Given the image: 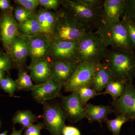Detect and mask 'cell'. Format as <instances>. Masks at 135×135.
<instances>
[{
  "label": "cell",
  "mask_w": 135,
  "mask_h": 135,
  "mask_svg": "<svg viewBox=\"0 0 135 135\" xmlns=\"http://www.w3.org/2000/svg\"><path fill=\"white\" fill-rule=\"evenodd\" d=\"M64 11L85 29L86 31L97 30L101 24L102 8L86 5L81 0L61 1Z\"/></svg>",
  "instance_id": "1"
},
{
  "label": "cell",
  "mask_w": 135,
  "mask_h": 135,
  "mask_svg": "<svg viewBox=\"0 0 135 135\" xmlns=\"http://www.w3.org/2000/svg\"><path fill=\"white\" fill-rule=\"evenodd\" d=\"M94 33L103 40L107 47L110 46L114 50L134 53L127 30L122 20L110 23H101Z\"/></svg>",
  "instance_id": "2"
},
{
  "label": "cell",
  "mask_w": 135,
  "mask_h": 135,
  "mask_svg": "<svg viewBox=\"0 0 135 135\" xmlns=\"http://www.w3.org/2000/svg\"><path fill=\"white\" fill-rule=\"evenodd\" d=\"M104 59L113 80L126 83L134 77L135 53L108 50Z\"/></svg>",
  "instance_id": "3"
},
{
  "label": "cell",
  "mask_w": 135,
  "mask_h": 135,
  "mask_svg": "<svg viewBox=\"0 0 135 135\" xmlns=\"http://www.w3.org/2000/svg\"><path fill=\"white\" fill-rule=\"evenodd\" d=\"M107 46L99 36L93 31L87 32L78 41L80 62L97 64L104 59Z\"/></svg>",
  "instance_id": "4"
},
{
  "label": "cell",
  "mask_w": 135,
  "mask_h": 135,
  "mask_svg": "<svg viewBox=\"0 0 135 135\" xmlns=\"http://www.w3.org/2000/svg\"><path fill=\"white\" fill-rule=\"evenodd\" d=\"M86 32L63 10L57 12L56 21L50 38L55 41H78Z\"/></svg>",
  "instance_id": "5"
},
{
  "label": "cell",
  "mask_w": 135,
  "mask_h": 135,
  "mask_svg": "<svg viewBox=\"0 0 135 135\" xmlns=\"http://www.w3.org/2000/svg\"><path fill=\"white\" fill-rule=\"evenodd\" d=\"M42 118L43 123L51 135H62L66 118L62 107L46 102L43 104Z\"/></svg>",
  "instance_id": "6"
},
{
  "label": "cell",
  "mask_w": 135,
  "mask_h": 135,
  "mask_svg": "<svg viewBox=\"0 0 135 135\" xmlns=\"http://www.w3.org/2000/svg\"><path fill=\"white\" fill-rule=\"evenodd\" d=\"M95 64L80 62L70 79L64 86L65 92L76 91L83 87H91Z\"/></svg>",
  "instance_id": "7"
},
{
  "label": "cell",
  "mask_w": 135,
  "mask_h": 135,
  "mask_svg": "<svg viewBox=\"0 0 135 135\" xmlns=\"http://www.w3.org/2000/svg\"><path fill=\"white\" fill-rule=\"evenodd\" d=\"M133 79L125 84L122 95L113 103V112L117 116H125L129 120H135V88Z\"/></svg>",
  "instance_id": "8"
},
{
  "label": "cell",
  "mask_w": 135,
  "mask_h": 135,
  "mask_svg": "<svg viewBox=\"0 0 135 135\" xmlns=\"http://www.w3.org/2000/svg\"><path fill=\"white\" fill-rule=\"evenodd\" d=\"M78 41L51 40L50 56L53 62H79Z\"/></svg>",
  "instance_id": "9"
},
{
  "label": "cell",
  "mask_w": 135,
  "mask_h": 135,
  "mask_svg": "<svg viewBox=\"0 0 135 135\" xmlns=\"http://www.w3.org/2000/svg\"><path fill=\"white\" fill-rule=\"evenodd\" d=\"M59 98L66 118L71 122H77L85 117L84 107L77 90L66 96L61 94Z\"/></svg>",
  "instance_id": "10"
},
{
  "label": "cell",
  "mask_w": 135,
  "mask_h": 135,
  "mask_svg": "<svg viewBox=\"0 0 135 135\" xmlns=\"http://www.w3.org/2000/svg\"><path fill=\"white\" fill-rule=\"evenodd\" d=\"M26 37L29 47V56L31 59L32 62L46 59L50 55L51 40L49 37L40 34Z\"/></svg>",
  "instance_id": "11"
},
{
  "label": "cell",
  "mask_w": 135,
  "mask_h": 135,
  "mask_svg": "<svg viewBox=\"0 0 135 135\" xmlns=\"http://www.w3.org/2000/svg\"><path fill=\"white\" fill-rule=\"evenodd\" d=\"M62 87L49 79L41 84L35 85L31 90L32 96L36 102L43 104L49 100L59 98Z\"/></svg>",
  "instance_id": "12"
},
{
  "label": "cell",
  "mask_w": 135,
  "mask_h": 135,
  "mask_svg": "<svg viewBox=\"0 0 135 135\" xmlns=\"http://www.w3.org/2000/svg\"><path fill=\"white\" fill-rule=\"evenodd\" d=\"M79 63L52 61L50 79L64 86L71 77Z\"/></svg>",
  "instance_id": "13"
},
{
  "label": "cell",
  "mask_w": 135,
  "mask_h": 135,
  "mask_svg": "<svg viewBox=\"0 0 135 135\" xmlns=\"http://www.w3.org/2000/svg\"><path fill=\"white\" fill-rule=\"evenodd\" d=\"M126 0H105L101 14V23L107 24L120 21L125 12Z\"/></svg>",
  "instance_id": "14"
},
{
  "label": "cell",
  "mask_w": 135,
  "mask_h": 135,
  "mask_svg": "<svg viewBox=\"0 0 135 135\" xmlns=\"http://www.w3.org/2000/svg\"><path fill=\"white\" fill-rule=\"evenodd\" d=\"M0 29L3 44L9 49L12 41L19 34L18 25L11 14H3L0 20Z\"/></svg>",
  "instance_id": "15"
},
{
  "label": "cell",
  "mask_w": 135,
  "mask_h": 135,
  "mask_svg": "<svg viewBox=\"0 0 135 135\" xmlns=\"http://www.w3.org/2000/svg\"><path fill=\"white\" fill-rule=\"evenodd\" d=\"M9 50L12 60L20 65L19 68H22L21 65L29 56L26 36L18 34L12 41Z\"/></svg>",
  "instance_id": "16"
},
{
  "label": "cell",
  "mask_w": 135,
  "mask_h": 135,
  "mask_svg": "<svg viewBox=\"0 0 135 135\" xmlns=\"http://www.w3.org/2000/svg\"><path fill=\"white\" fill-rule=\"evenodd\" d=\"M113 80L110 71L105 62L95 64L93 82L91 88L100 94L107 84Z\"/></svg>",
  "instance_id": "17"
},
{
  "label": "cell",
  "mask_w": 135,
  "mask_h": 135,
  "mask_svg": "<svg viewBox=\"0 0 135 135\" xmlns=\"http://www.w3.org/2000/svg\"><path fill=\"white\" fill-rule=\"evenodd\" d=\"M51 62L47 59L31 62L28 67L32 79L41 84L50 79Z\"/></svg>",
  "instance_id": "18"
},
{
  "label": "cell",
  "mask_w": 135,
  "mask_h": 135,
  "mask_svg": "<svg viewBox=\"0 0 135 135\" xmlns=\"http://www.w3.org/2000/svg\"><path fill=\"white\" fill-rule=\"evenodd\" d=\"M85 117L90 123L97 122L101 124L106 122L109 114L113 112L112 107L110 105H95L87 104L84 107Z\"/></svg>",
  "instance_id": "19"
},
{
  "label": "cell",
  "mask_w": 135,
  "mask_h": 135,
  "mask_svg": "<svg viewBox=\"0 0 135 135\" xmlns=\"http://www.w3.org/2000/svg\"><path fill=\"white\" fill-rule=\"evenodd\" d=\"M41 29V34L50 37L52 34L57 17V12L41 9L36 15Z\"/></svg>",
  "instance_id": "20"
},
{
  "label": "cell",
  "mask_w": 135,
  "mask_h": 135,
  "mask_svg": "<svg viewBox=\"0 0 135 135\" xmlns=\"http://www.w3.org/2000/svg\"><path fill=\"white\" fill-rule=\"evenodd\" d=\"M18 30L22 35L26 36H35L42 34L41 29L36 15L31 17L22 23L18 25Z\"/></svg>",
  "instance_id": "21"
},
{
  "label": "cell",
  "mask_w": 135,
  "mask_h": 135,
  "mask_svg": "<svg viewBox=\"0 0 135 135\" xmlns=\"http://www.w3.org/2000/svg\"><path fill=\"white\" fill-rule=\"evenodd\" d=\"M38 117L29 110L17 111L13 116L12 121L14 125L19 124L24 129L38 121Z\"/></svg>",
  "instance_id": "22"
},
{
  "label": "cell",
  "mask_w": 135,
  "mask_h": 135,
  "mask_svg": "<svg viewBox=\"0 0 135 135\" xmlns=\"http://www.w3.org/2000/svg\"><path fill=\"white\" fill-rule=\"evenodd\" d=\"M125 84L119 81L113 80L108 83L105 88V91L99 95L108 94L112 97L113 103L122 95L125 89Z\"/></svg>",
  "instance_id": "23"
},
{
  "label": "cell",
  "mask_w": 135,
  "mask_h": 135,
  "mask_svg": "<svg viewBox=\"0 0 135 135\" xmlns=\"http://www.w3.org/2000/svg\"><path fill=\"white\" fill-rule=\"evenodd\" d=\"M31 76L23 68H19L18 77L16 81L17 90H31L34 84L33 83Z\"/></svg>",
  "instance_id": "24"
},
{
  "label": "cell",
  "mask_w": 135,
  "mask_h": 135,
  "mask_svg": "<svg viewBox=\"0 0 135 135\" xmlns=\"http://www.w3.org/2000/svg\"><path fill=\"white\" fill-rule=\"evenodd\" d=\"M127 118L122 116L118 115L113 119H108L106 123L108 129L113 135H120V131L123 124L129 121Z\"/></svg>",
  "instance_id": "25"
},
{
  "label": "cell",
  "mask_w": 135,
  "mask_h": 135,
  "mask_svg": "<svg viewBox=\"0 0 135 135\" xmlns=\"http://www.w3.org/2000/svg\"><path fill=\"white\" fill-rule=\"evenodd\" d=\"M0 88L8 93L10 97H14L15 91L17 88L16 81L9 76L4 77L0 82Z\"/></svg>",
  "instance_id": "26"
},
{
  "label": "cell",
  "mask_w": 135,
  "mask_h": 135,
  "mask_svg": "<svg viewBox=\"0 0 135 135\" xmlns=\"http://www.w3.org/2000/svg\"><path fill=\"white\" fill-rule=\"evenodd\" d=\"M80 99L84 107L90 99L99 95V94L92 89L91 87H83L77 90Z\"/></svg>",
  "instance_id": "27"
},
{
  "label": "cell",
  "mask_w": 135,
  "mask_h": 135,
  "mask_svg": "<svg viewBox=\"0 0 135 135\" xmlns=\"http://www.w3.org/2000/svg\"><path fill=\"white\" fill-rule=\"evenodd\" d=\"M122 17L135 23V0H126L125 12Z\"/></svg>",
  "instance_id": "28"
},
{
  "label": "cell",
  "mask_w": 135,
  "mask_h": 135,
  "mask_svg": "<svg viewBox=\"0 0 135 135\" xmlns=\"http://www.w3.org/2000/svg\"><path fill=\"white\" fill-rule=\"evenodd\" d=\"M34 14L23 7H17L15 10V19L22 23L30 18Z\"/></svg>",
  "instance_id": "29"
},
{
  "label": "cell",
  "mask_w": 135,
  "mask_h": 135,
  "mask_svg": "<svg viewBox=\"0 0 135 135\" xmlns=\"http://www.w3.org/2000/svg\"><path fill=\"white\" fill-rule=\"evenodd\" d=\"M122 21L125 25L134 50H135V23L129 20L122 17Z\"/></svg>",
  "instance_id": "30"
},
{
  "label": "cell",
  "mask_w": 135,
  "mask_h": 135,
  "mask_svg": "<svg viewBox=\"0 0 135 135\" xmlns=\"http://www.w3.org/2000/svg\"><path fill=\"white\" fill-rule=\"evenodd\" d=\"M15 1L33 13L40 5L39 0H16Z\"/></svg>",
  "instance_id": "31"
},
{
  "label": "cell",
  "mask_w": 135,
  "mask_h": 135,
  "mask_svg": "<svg viewBox=\"0 0 135 135\" xmlns=\"http://www.w3.org/2000/svg\"><path fill=\"white\" fill-rule=\"evenodd\" d=\"M13 60L7 54L0 55V70L9 72L13 67Z\"/></svg>",
  "instance_id": "32"
},
{
  "label": "cell",
  "mask_w": 135,
  "mask_h": 135,
  "mask_svg": "<svg viewBox=\"0 0 135 135\" xmlns=\"http://www.w3.org/2000/svg\"><path fill=\"white\" fill-rule=\"evenodd\" d=\"M46 128L43 123L38 122L36 124H33L25 129V135H41V131Z\"/></svg>",
  "instance_id": "33"
},
{
  "label": "cell",
  "mask_w": 135,
  "mask_h": 135,
  "mask_svg": "<svg viewBox=\"0 0 135 135\" xmlns=\"http://www.w3.org/2000/svg\"><path fill=\"white\" fill-rule=\"evenodd\" d=\"M40 5L47 9H57L61 5V1L59 0H39Z\"/></svg>",
  "instance_id": "34"
},
{
  "label": "cell",
  "mask_w": 135,
  "mask_h": 135,
  "mask_svg": "<svg viewBox=\"0 0 135 135\" xmlns=\"http://www.w3.org/2000/svg\"><path fill=\"white\" fill-rule=\"evenodd\" d=\"M62 135H81V134L77 128L73 126H65L63 129Z\"/></svg>",
  "instance_id": "35"
},
{
  "label": "cell",
  "mask_w": 135,
  "mask_h": 135,
  "mask_svg": "<svg viewBox=\"0 0 135 135\" xmlns=\"http://www.w3.org/2000/svg\"><path fill=\"white\" fill-rule=\"evenodd\" d=\"M82 2L93 8H102L104 1L102 0H81Z\"/></svg>",
  "instance_id": "36"
},
{
  "label": "cell",
  "mask_w": 135,
  "mask_h": 135,
  "mask_svg": "<svg viewBox=\"0 0 135 135\" xmlns=\"http://www.w3.org/2000/svg\"><path fill=\"white\" fill-rule=\"evenodd\" d=\"M11 8L9 1L8 0H0V9L2 10H7Z\"/></svg>",
  "instance_id": "37"
},
{
  "label": "cell",
  "mask_w": 135,
  "mask_h": 135,
  "mask_svg": "<svg viewBox=\"0 0 135 135\" xmlns=\"http://www.w3.org/2000/svg\"><path fill=\"white\" fill-rule=\"evenodd\" d=\"M24 129L22 128L21 129L17 130L15 127L12 128V132L10 135H22V133Z\"/></svg>",
  "instance_id": "38"
},
{
  "label": "cell",
  "mask_w": 135,
  "mask_h": 135,
  "mask_svg": "<svg viewBox=\"0 0 135 135\" xmlns=\"http://www.w3.org/2000/svg\"><path fill=\"white\" fill-rule=\"evenodd\" d=\"M5 72L0 70V82L1 80L3 78L5 77Z\"/></svg>",
  "instance_id": "39"
},
{
  "label": "cell",
  "mask_w": 135,
  "mask_h": 135,
  "mask_svg": "<svg viewBox=\"0 0 135 135\" xmlns=\"http://www.w3.org/2000/svg\"><path fill=\"white\" fill-rule=\"evenodd\" d=\"M8 131H5L3 132V133H1L0 135H8Z\"/></svg>",
  "instance_id": "40"
},
{
  "label": "cell",
  "mask_w": 135,
  "mask_h": 135,
  "mask_svg": "<svg viewBox=\"0 0 135 135\" xmlns=\"http://www.w3.org/2000/svg\"><path fill=\"white\" fill-rule=\"evenodd\" d=\"M0 126H1V122H0Z\"/></svg>",
  "instance_id": "41"
},
{
  "label": "cell",
  "mask_w": 135,
  "mask_h": 135,
  "mask_svg": "<svg viewBox=\"0 0 135 135\" xmlns=\"http://www.w3.org/2000/svg\"><path fill=\"white\" fill-rule=\"evenodd\" d=\"M0 32H1V29H0Z\"/></svg>",
  "instance_id": "42"
},
{
  "label": "cell",
  "mask_w": 135,
  "mask_h": 135,
  "mask_svg": "<svg viewBox=\"0 0 135 135\" xmlns=\"http://www.w3.org/2000/svg\"><path fill=\"white\" fill-rule=\"evenodd\" d=\"M134 77H135V74Z\"/></svg>",
  "instance_id": "43"
}]
</instances>
